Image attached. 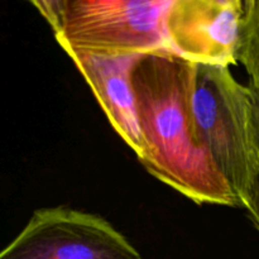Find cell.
<instances>
[{"label":"cell","mask_w":259,"mask_h":259,"mask_svg":"<svg viewBox=\"0 0 259 259\" xmlns=\"http://www.w3.org/2000/svg\"><path fill=\"white\" fill-rule=\"evenodd\" d=\"M242 205L249 212L250 219L253 220V223L259 230V164L254 177H253L252 185H250L247 195L243 199Z\"/></svg>","instance_id":"8"},{"label":"cell","mask_w":259,"mask_h":259,"mask_svg":"<svg viewBox=\"0 0 259 259\" xmlns=\"http://www.w3.org/2000/svg\"><path fill=\"white\" fill-rule=\"evenodd\" d=\"M0 259H143L134 245L99 215L70 207L35 210Z\"/></svg>","instance_id":"4"},{"label":"cell","mask_w":259,"mask_h":259,"mask_svg":"<svg viewBox=\"0 0 259 259\" xmlns=\"http://www.w3.org/2000/svg\"><path fill=\"white\" fill-rule=\"evenodd\" d=\"M239 61L249 75V89L259 93V0L245 2Z\"/></svg>","instance_id":"7"},{"label":"cell","mask_w":259,"mask_h":259,"mask_svg":"<svg viewBox=\"0 0 259 259\" xmlns=\"http://www.w3.org/2000/svg\"><path fill=\"white\" fill-rule=\"evenodd\" d=\"M172 0L32 2L67 55L126 56L171 51L166 35Z\"/></svg>","instance_id":"2"},{"label":"cell","mask_w":259,"mask_h":259,"mask_svg":"<svg viewBox=\"0 0 259 259\" xmlns=\"http://www.w3.org/2000/svg\"><path fill=\"white\" fill-rule=\"evenodd\" d=\"M249 88V86H248ZM250 90V96H252V111H250V128H252L253 142H254L255 149L259 156V93Z\"/></svg>","instance_id":"9"},{"label":"cell","mask_w":259,"mask_h":259,"mask_svg":"<svg viewBox=\"0 0 259 259\" xmlns=\"http://www.w3.org/2000/svg\"><path fill=\"white\" fill-rule=\"evenodd\" d=\"M244 17L242 0H172L164 22L169 48L194 63L235 65Z\"/></svg>","instance_id":"5"},{"label":"cell","mask_w":259,"mask_h":259,"mask_svg":"<svg viewBox=\"0 0 259 259\" xmlns=\"http://www.w3.org/2000/svg\"><path fill=\"white\" fill-rule=\"evenodd\" d=\"M191 106L197 141L242 204L259 164L249 88L238 82L228 66L195 63Z\"/></svg>","instance_id":"3"},{"label":"cell","mask_w":259,"mask_h":259,"mask_svg":"<svg viewBox=\"0 0 259 259\" xmlns=\"http://www.w3.org/2000/svg\"><path fill=\"white\" fill-rule=\"evenodd\" d=\"M195 63L172 51L147 53L132 75L139 129L146 143L142 166L195 204L242 207L192 119Z\"/></svg>","instance_id":"1"},{"label":"cell","mask_w":259,"mask_h":259,"mask_svg":"<svg viewBox=\"0 0 259 259\" xmlns=\"http://www.w3.org/2000/svg\"><path fill=\"white\" fill-rule=\"evenodd\" d=\"M68 56L85 77L114 131L138 159L143 158L147 148L139 129L132 81L134 67L143 55L104 57L70 53Z\"/></svg>","instance_id":"6"}]
</instances>
